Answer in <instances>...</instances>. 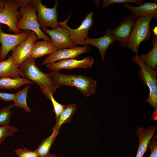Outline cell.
Wrapping results in <instances>:
<instances>
[{
	"instance_id": "obj_1",
	"label": "cell",
	"mask_w": 157,
	"mask_h": 157,
	"mask_svg": "<svg viewBox=\"0 0 157 157\" xmlns=\"http://www.w3.org/2000/svg\"><path fill=\"white\" fill-rule=\"evenodd\" d=\"M19 7L21 18L17 27L21 31L30 30L36 34L37 40L42 39L50 42V38L41 30L37 19V10L31 0H15Z\"/></svg>"
},
{
	"instance_id": "obj_2",
	"label": "cell",
	"mask_w": 157,
	"mask_h": 157,
	"mask_svg": "<svg viewBox=\"0 0 157 157\" xmlns=\"http://www.w3.org/2000/svg\"><path fill=\"white\" fill-rule=\"evenodd\" d=\"M35 59L29 57L19 67L26 78L38 84L45 95L49 98L59 87L48 73H44L36 66Z\"/></svg>"
},
{
	"instance_id": "obj_3",
	"label": "cell",
	"mask_w": 157,
	"mask_h": 157,
	"mask_svg": "<svg viewBox=\"0 0 157 157\" xmlns=\"http://www.w3.org/2000/svg\"><path fill=\"white\" fill-rule=\"evenodd\" d=\"M48 74L58 87H74L85 97H90L96 92L97 81L90 77L81 74H64L58 71H52Z\"/></svg>"
},
{
	"instance_id": "obj_4",
	"label": "cell",
	"mask_w": 157,
	"mask_h": 157,
	"mask_svg": "<svg viewBox=\"0 0 157 157\" xmlns=\"http://www.w3.org/2000/svg\"><path fill=\"white\" fill-rule=\"evenodd\" d=\"M133 61L137 64L140 68L139 71V77L141 81L148 87L149 94L146 100L154 109V116H156L157 110V69L155 70L146 65L141 61L138 53L132 56Z\"/></svg>"
},
{
	"instance_id": "obj_5",
	"label": "cell",
	"mask_w": 157,
	"mask_h": 157,
	"mask_svg": "<svg viewBox=\"0 0 157 157\" xmlns=\"http://www.w3.org/2000/svg\"><path fill=\"white\" fill-rule=\"evenodd\" d=\"M153 18L149 16L137 17L127 46L134 53H138L141 43L150 39V24Z\"/></svg>"
},
{
	"instance_id": "obj_6",
	"label": "cell",
	"mask_w": 157,
	"mask_h": 157,
	"mask_svg": "<svg viewBox=\"0 0 157 157\" xmlns=\"http://www.w3.org/2000/svg\"><path fill=\"white\" fill-rule=\"evenodd\" d=\"M31 2L36 9L37 20L42 30L48 27L54 29L58 26V1H55L54 6L52 8L43 5L40 0H31Z\"/></svg>"
},
{
	"instance_id": "obj_7",
	"label": "cell",
	"mask_w": 157,
	"mask_h": 157,
	"mask_svg": "<svg viewBox=\"0 0 157 157\" xmlns=\"http://www.w3.org/2000/svg\"><path fill=\"white\" fill-rule=\"evenodd\" d=\"M93 14L92 11L88 14L80 26L76 29L70 28L67 24L71 14L65 21L58 22V25L64 26L67 29L70 39L76 46L78 44L83 46L85 41L88 37V31L95 23L93 19Z\"/></svg>"
},
{
	"instance_id": "obj_8",
	"label": "cell",
	"mask_w": 157,
	"mask_h": 157,
	"mask_svg": "<svg viewBox=\"0 0 157 157\" xmlns=\"http://www.w3.org/2000/svg\"><path fill=\"white\" fill-rule=\"evenodd\" d=\"M19 7L15 0H5L4 8L0 12V24L6 25L9 32L17 34L22 32L17 27L21 18Z\"/></svg>"
},
{
	"instance_id": "obj_9",
	"label": "cell",
	"mask_w": 157,
	"mask_h": 157,
	"mask_svg": "<svg viewBox=\"0 0 157 157\" xmlns=\"http://www.w3.org/2000/svg\"><path fill=\"white\" fill-rule=\"evenodd\" d=\"M2 28V25L0 24V42L1 44L0 61L5 60L9 52L26 39L32 32L23 30L18 34H11L4 33Z\"/></svg>"
},
{
	"instance_id": "obj_10",
	"label": "cell",
	"mask_w": 157,
	"mask_h": 157,
	"mask_svg": "<svg viewBox=\"0 0 157 157\" xmlns=\"http://www.w3.org/2000/svg\"><path fill=\"white\" fill-rule=\"evenodd\" d=\"M42 31L50 36L49 42L57 50L70 48L76 46L71 40L67 29L64 26L58 25L55 29L45 28Z\"/></svg>"
},
{
	"instance_id": "obj_11",
	"label": "cell",
	"mask_w": 157,
	"mask_h": 157,
	"mask_svg": "<svg viewBox=\"0 0 157 157\" xmlns=\"http://www.w3.org/2000/svg\"><path fill=\"white\" fill-rule=\"evenodd\" d=\"M137 17L132 13L126 16L112 31L115 40L118 41L122 47H125L127 45Z\"/></svg>"
},
{
	"instance_id": "obj_12",
	"label": "cell",
	"mask_w": 157,
	"mask_h": 157,
	"mask_svg": "<svg viewBox=\"0 0 157 157\" xmlns=\"http://www.w3.org/2000/svg\"><path fill=\"white\" fill-rule=\"evenodd\" d=\"M90 51V48L88 45L57 50L48 55L42 61V64L46 65L62 60L74 59L81 54Z\"/></svg>"
},
{
	"instance_id": "obj_13",
	"label": "cell",
	"mask_w": 157,
	"mask_h": 157,
	"mask_svg": "<svg viewBox=\"0 0 157 157\" xmlns=\"http://www.w3.org/2000/svg\"><path fill=\"white\" fill-rule=\"evenodd\" d=\"M37 40L36 34L32 31L26 39L12 50L11 56L17 67H19L30 57L33 46Z\"/></svg>"
},
{
	"instance_id": "obj_14",
	"label": "cell",
	"mask_w": 157,
	"mask_h": 157,
	"mask_svg": "<svg viewBox=\"0 0 157 157\" xmlns=\"http://www.w3.org/2000/svg\"><path fill=\"white\" fill-rule=\"evenodd\" d=\"M94 63V60L89 56L80 60L74 58L59 60L47 65V68L52 71H58L61 69H72L76 68L84 69L91 67Z\"/></svg>"
},
{
	"instance_id": "obj_15",
	"label": "cell",
	"mask_w": 157,
	"mask_h": 157,
	"mask_svg": "<svg viewBox=\"0 0 157 157\" xmlns=\"http://www.w3.org/2000/svg\"><path fill=\"white\" fill-rule=\"evenodd\" d=\"M110 28L106 29L105 34L98 38H92L88 37L85 39L84 46L90 45L95 46L99 50L103 60L105 61V56L108 47L116 41Z\"/></svg>"
},
{
	"instance_id": "obj_16",
	"label": "cell",
	"mask_w": 157,
	"mask_h": 157,
	"mask_svg": "<svg viewBox=\"0 0 157 157\" xmlns=\"http://www.w3.org/2000/svg\"><path fill=\"white\" fill-rule=\"evenodd\" d=\"M157 130L155 126H150L146 129L140 127L137 128L136 135L139 138V144L135 157H143Z\"/></svg>"
},
{
	"instance_id": "obj_17",
	"label": "cell",
	"mask_w": 157,
	"mask_h": 157,
	"mask_svg": "<svg viewBox=\"0 0 157 157\" xmlns=\"http://www.w3.org/2000/svg\"><path fill=\"white\" fill-rule=\"evenodd\" d=\"M124 8L138 16H149L153 19L157 17V3L146 2L137 7H134L128 3L123 4Z\"/></svg>"
},
{
	"instance_id": "obj_18",
	"label": "cell",
	"mask_w": 157,
	"mask_h": 157,
	"mask_svg": "<svg viewBox=\"0 0 157 157\" xmlns=\"http://www.w3.org/2000/svg\"><path fill=\"white\" fill-rule=\"evenodd\" d=\"M3 77L25 78L23 73L16 66L11 56L6 60L0 61V78Z\"/></svg>"
},
{
	"instance_id": "obj_19",
	"label": "cell",
	"mask_w": 157,
	"mask_h": 157,
	"mask_svg": "<svg viewBox=\"0 0 157 157\" xmlns=\"http://www.w3.org/2000/svg\"><path fill=\"white\" fill-rule=\"evenodd\" d=\"M57 50L56 47L47 41L35 42L33 46L30 57L35 59L46 55H49Z\"/></svg>"
},
{
	"instance_id": "obj_20",
	"label": "cell",
	"mask_w": 157,
	"mask_h": 157,
	"mask_svg": "<svg viewBox=\"0 0 157 157\" xmlns=\"http://www.w3.org/2000/svg\"><path fill=\"white\" fill-rule=\"evenodd\" d=\"M33 83L26 78H14L3 77L0 78V89L16 90L19 89L22 86Z\"/></svg>"
},
{
	"instance_id": "obj_21",
	"label": "cell",
	"mask_w": 157,
	"mask_h": 157,
	"mask_svg": "<svg viewBox=\"0 0 157 157\" xmlns=\"http://www.w3.org/2000/svg\"><path fill=\"white\" fill-rule=\"evenodd\" d=\"M153 36L151 50L146 54H141L139 57L143 63L155 70L157 66V36Z\"/></svg>"
},
{
	"instance_id": "obj_22",
	"label": "cell",
	"mask_w": 157,
	"mask_h": 157,
	"mask_svg": "<svg viewBox=\"0 0 157 157\" xmlns=\"http://www.w3.org/2000/svg\"><path fill=\"white\" fill-rule=\"evenodd\" d=\"M76 110V106L74 104L70 103L66 105L60 114L58 121L53 127V129H54L58 132L63 124L70 122L72 117Z\"/></svg>"
},
{
	"instance_id": "obj_23",
	"label": "cell",
	"mask_w": 157,
	"mask_h": 157,
	"mask_svg": "<svg viewBox=\"0 0 157 157\" xmlns=\"http://www.w3.org/2000/svg\"><path fill=\"white\" fill-rule=\"evenodd\" d=\"M53 130L51 135L43 140L35 150L39 157L43 156L49 153L51 147L58 133L55 130Z\"/></svg>"
},
{
	"instance_id": "obj_24",
	"label": "cell",
	"mask_w": 157,
	"mask_h": 157,
	"mask_svg": "<svg viewBox=\"0 0 157 157\" xmlns=\"http://www.w3.org/2000/svg\"><path fill=\"white\" fill-rule=\"evenodd\" d=\"M29 88L30 86L28 85L15 93V97L13 100L14 103L13 104L14 107L21 108L27 112H31L27 103V96Z\"/></svg>"
},
{
	"instance_id": "obj_25",
	"label": "cell",
	"mask_w": 157,
	"mask_h": 157,
	"mask_svg": "<svg viewBox=\"0 0 157 157\" xmlns=\"http://www.w3.org/2000/svg\"><path fill=\"white\" fill-rule=\"evenodd\" d=\"M13 107V105L11 104L0 109V126L9 125L11 117L13 115L11 110Z\"/></svg>"
},
{
	"instance_id": "obj_26",
	"label": "cell",
	"mask_w": 157,
	"mask_h": 157,
	"mask_svg": "<svg viewBox=\"0 0 157 157\" xmlns=\"http://www.w3.org/2000/svg\"><path fill=\"white\" fill-rule=\"evenodd\" d=\"M19 130L16 127L7 125L0 126V145L7 137L11 136Z\"/></svg>"
},
{
	"instance_id": "obj_27",
	"label": "cell",
	"mask_w": 157,
	"mask_h": 157,
	"mask_svg": "<svg viewBox=\"0 0 157 157\" xmlns=\"http://www.w3.org/2000/svg\"><path fill=\"white\" fill-rule=\"evenodd\" d=\"M130 3H133L139 6L142 4L144 3V1L141 0H104L102 3V8L105 10L112 4H124Z\"/></svg>"
},
{
	"instance_id": "obj_28",
	"label": "cell",
	"mask_w": 157,
	"mask_h": 157,
	"mask_svg": "<svg viewBox=\"0 0 157 157\" xmlns=\"http://www.w3.org/2000/svg\"><path fill=\"white\" fill-rule=\"evenodd\" d=\"M49 99L51 101L53 106V112L55 114L56 122L66 105L60 104L57 101L54 99L53 95H51Z\"/></svg>"
},
{
	"instance_id": "obj_29",
	"label": "cell",
	"mask_w": 157,
	"mask_h": 157,
	"mask_svg": "<svg viewBox=\"0 0 157 157\" xmlns=\"http://www.w3.org/2000/svg\"><path fill=\"white\" fill-rule=\"evenodd\" d=\"M15 152L18 157H39L35 150L32 151L26 148L18 149Z\"/></svg>"
},
{
	"instance_id": "obj_30",
	"label": "cell",
	"mask_w": 157,
	"mask_h": 157,
	"mask_svg": "<svg viewBox=\"0 0 157 157\" xmlns=\"http://www.w3.org/2000/svg\"><path fill=\"white\" fill-rule=\"evenodd\" d=\"M150 141L148 146L151 153L149 157H157V135H155Z\"/></svg>"
},
{
	"instance_id": "obj_31",
	"label": "cell",
	"mask_w": 157,
	"mask_h": 157,
	"mask_svg": "<svg viewBox=\"0 0 157 157\" xmlns=\"http://www.w3.org/2000/svg\"><path fill=\"white\" fill-rule=\"evenodd\" d=\"M15 93H10L0 92V99L5 101L14 100Z\"/></svg>"
},
{
	"instance_id": "obj_32",
	"label": "cell",
	"mask_w": 157,
	"mask_h": 157,
	"mask_svg": "<svg viewBox=\"0 0 157 157\" xmlns=\"http://www.w3.org/2000/svg\"><path fill=\"white\" fill-rule=\"evenodd\" d=\"M5 0H0V12L4 8L5 5Z\"/></svg>"
},
{
	"instance_id": "obj_33",
	"label": "cell",
	"mask_w": 157,
	"mask_h": 157,
	"mask_svg": "<svg viewBox=\"0 0 157 157\" xmlns=\"http://www.w3.org/2000/svg\"><path fill=\"white\" fill-rule=\"evenodd\" d=\"M151 30L153 33L154 36H157V26H154V28L152 29H151Z\"/></svg>"
},
{
	"instance_id": "obj_34",
	"label": "cell",
	"mask_w": 157,
	"mask_h": 157,
	"mask_svg": "<svg viewBox=\"0 0 157 157\" xmlns=\"http://www.w3.org/2000/svg\"><path fill=\"white\" fill-rule=\"evenodd\" d=\"M58 157L56 155L52 154V153H49L47 155L43 156H42V157Z\"/></svg>"
},
{
	"instance_id": "obj_35",
	"label": "cell",
	"mask_w": 157,
	"mask_h": 157,
	"mask_svg": "<svg viewBox=\"0 0 157 157\" xmlns=\"http://www.w3.org/2000/svg\"><path fill=\"white\" fill-rule=\"evenodd\" d=\"M1 47L0 46V55L1 53Z\"/></svg>"
}]
</instances>
